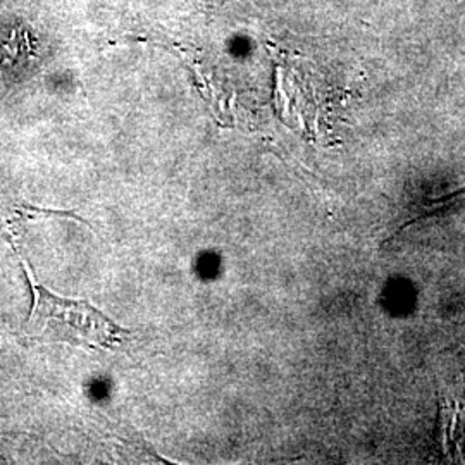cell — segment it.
Segmentation results:
<instances>
[{
	"mask_svg": "<svg viewBox=\"0 0 465 465\" xmlns=\"http://www.w3.org/2000/svg\"><path fill=\"white\" fill-rule=\"evenodd\" d=\"M21 264L32 286L34 307L26 324V336L35 341H64L86 349H113L123 345L132 332L117 326L99 309L84 300L61 299L36 282L25 257Z\"/></svg>",
	"mask_w": 465,
	"mask_h": 465,
	"instance_id": "1",
	"label": "cell"
},
{
	"mask_svg": "<svg viewBox=\"0 0 465 465\" xmlns=\"http://www.w3.org/2000/svg\"><path fill=\"white\" fill-rule=\"evenodd\" d=\"M228 0H205V4H209V5H223V4H226Z\"/></svg>",
	"mask_w": 465,
	"mask_h": 465,
	"instance_id": "2",
	"label": "cell"
}]
</instances>
